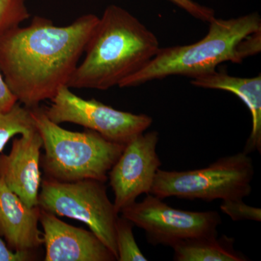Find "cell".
<instances>
[{"instance_id": "1", "label": "cell", "mask_w": 261, "mask_h": 261, "mask_svg": "<svg viewBox=\"0 0 261 261\" xmlns=\"http://www.w3.org/2000/svg\"><path fill=\"white\" fill-rule=\"evenodd\" d=\"M99 18L84 15L56 27L36 16L28 27L0 37V71L18 102L29 109L39 107L67 86Z\"/></svg>"}, {"instance_id": "2", "label": "cell", "mask_w": 261, "mask_h": 261, "mask_svg": "<svg viewBox=\"0 0 261 261\" xmlns=\"http://www.w3.org/2000/svg\"><path fill=\"white\" fill-rule=\"evenodd\" d=\"M153 32L119 6L107 7L86 46L85 58L70 77L69 88L108 90L140 71L155 56Z\"/></svg>"}, {"instance_id": "3", "label": "cell", "mask_w": 261, "mask_h": 261, "mask_svg": "<svg viewBox=\"0 0 261 261\" xmlns=\"http://www.w3.org/2000/svg\"><path fill=\"white\" fill-rule=\"evenodd\" d=\"M209 23L208 32L201 40L189 45L160 47L142 69L123 80L118 87H137L174 75L194 79L214 71L225 62L241 63L250 56L247 37L261 30L257 13L230 19L215 17Z\"/></svg>"}, {"instance_id": "4", "label": "cell", "mask_w": 261, "mask_h": 261, "mask_svg": "<svg viewBox=\"0 0 261 261\" xmlns=\"http://www.w3.org/2000/svg\"><path fill=\"white\" fill-rule=\"evenodd\" d=\"M30 110L42 138V165L47 177L61 181H107L108 173L126 145L108 140L92 130L64 129L48 118L44 108Z\"/></svg>"}, {"instance_id": "5", "label": "cell", "mask_w": 261, "mask_h": 261, "mask_svg": "<svg viewBox=\"0 0 261 261\" xmlns=\"http://www.w3.org/2000/svg\"><path fill=\"white\" fill-rule=\"evenodd\" d=\"M254 174L252 158L241 152L221 158L200 169L177 171L159 168L149 194L163 200L171 197L205 202L243 200L251 194Z\"/></svg>"}, {"instance_id": "6", "label": "cell", "mask_w": 261, "mask_h": 261, "mask_svg": "<svg viewBox=\"0 0 261 261\" xmlns=\"http://www.w3.org/2000/svg\"><path fill=\"white\" fill-rule=\"evenodd\" d=\"M105 183L94 179L61 181L46 177L41 183L38 205L56 216L87 224L118 259L116 227L119 216Z\"/></svg>"}, {"instance_id": "7", "label": "cell", "mask_w": 261, "mask_h": 261, "mask_svg": "<svg viewBox=\"0 0 261 261\" xmlns=\"http://www.w3.org/2000/svg\"><path fill=\"white\" fill-rule=\"evenodd\" d=\"M152 194L142 202L122 209L123 217L145 231L147 243L172 247L187 239L218 235L221 224L217 211H190L173 208Z\"/></svg>"}, {"instance_id": "8", "label": "cell", "mask_w": 261, "mask_h": 261, "mask_svg": "<svg viewBox=\"0 0 261 261\" xmlns=\"http://www.w3.org/2000/svg\"><path fill=\"white\" fill-rule=\"evenodd\" d=\"M44 113L57 124L75 123L94 130L116 143L126 145L152 125V117L118 111L96 100L75 95L67 86L62 87L51 99Z\"/></svg>"}, {"instance_id": "9", "label": "cell", "mask_w": 261, "mask_h": 261, "mask_svg": "<svg viewBox=\"0 0 261 261\" xmlns=\"http://www.w3.org/2000/svg\"><path fill=\"white\" fill-rule=\"evenodd\" d=\"M159 134H141L130 140L109 171L110 185L114 192L115 208L122 209L136 202L142 194L150 193L156 173L162 163L157 153Z\"/></svg>"}, {"instance_id": "10", "label": "cell", "mask_w": 261, "mask_h": 261, "mask_svg": "<svg viewBox=\"0 0 261 261\" xmlns=\"http://www.w3.org/2000/svg\"><path fill=\"white\" fill-rule=\"evenodd\" d=\"M44 261H115L116 255L92 231L63 222L41 209Z\"/></svg>"}, {"instance_id": "11", "label": "cell", "mask_w": 261, "mask_h": 261, "mask_svg": "<svg viewBox=\"0 0 261 261\" xmlns=\"http://www.w3.org/2000/svg\"><path fill=\"white\" fill-rule=\"evenodd\" d=\"M42 147V137L36 129L15 138L9 154L0 153V177L31 207L38 206Z\"/></svg>"}, {"instance_id": "12", "label": "cell", "mask_w": 261, "mask_h": 261, "mask_svg": "<svg viewBox=\"0 0 261 261\" xmlns=\"http://www.w3.org/2000/svg\"><path fill=\"white\" fill-rule=\"evenodd\" d=\"M41 208L29 207L0 177V237L10 250L35 251L44 244L38 228Z\"/></svg>"}, {"instance_id": "13", "label": "cell", "mask_w": 261, "mask_h": 261, "mask_svg": "<svg viewBox=\"0 0 261 261\" xmlns=\"http://www.w3.org/2000/svg\"><path fill=\"white\" fill-rule=\"evenodd\" d=\"M192 85L200 88L226 91L238 96L248 108L252 116L251 133L243 152L261 153V76L242 78L225 71H214L192 79Z\"/></svg>"}, {"instance_id": "14", "label": "cell", "mask_w": 261, "mask_h": 261, "mask_svg": "<svg viewBox=\"0 0 261 261\" xmlns=\"http://www.w3.org/2000/svg\"><path fill=\"white\" fill-rule=\"evenodd\" d=\"M233 238L219 234L187 239L172 247L175 261H247Z\"/></svg>"}, {"instance_id": "15", "label": "cell", "mask_w": 261, "mask_h": 261, "mask_svg": "<svg viewBox=\"0 0 261 261\" xmlns=\"http://www.w3.org/2000/svg\"><path fill=\"white\" fill-rule=\"evenodd\" d=\"M37 129L31 110L17 102L10 111L0 113V153L10 139Z\"/></svg>"}, {"instance_id": "16", "label": "cell", "mask_w": 261, "mask_h": 261, "mask_svg": "<svg viewBox=\"0 0 261 261\" xmlns=\"http://www.w3.org/2000/svg\"><path fill=\"white\" fill-rule=\"evenodd\" d=\"M135 225L126 218L118 217L116 227V242L119 261H147L134 236Z\"/></svg>"}, {"instance_id": "17", "label": "cell", "mask_w": 261, "mask_h": 261, "mask_svg": "<svg viewBox=\"0 0 261 261\" xmlns=\"http://www.w3.org/2000/svg\"><path fill=\"white\" fill-rule=\"evenodd\" d=\"M30 17L25 0H0V37Z\"/></svg>"}, {"instance_id": "18", "label": "cell", "mask_w": 261, "mask_h": 261, "mask_svg": "<svg viewBox=\"0 0 261 261\" xmlns=\"http://www.w3.org/2000/svg\"><path fill=\"white\" fill-rule=\"evenodd\" d=\"M221 211L227 215L234 221L250 220V221H261V209L246 205L243 200H222Z\"/></svg>"}, {"instance_id": "19", "label": "cell", "mask_w": 261, "mask_h": 261, "mask_svg": "<svg viewBox=\"0 0 261 261\" xmlns=\"http://www.w3.org/2000/svg\"><path fill=\"white\" fill-rule=\"evenodd\" d=\"M185 10L189 14L198 20L210 22L215 18L214 10L194 2L193 0H168Z\"/></svg>"}, {"instance_id": "20", "label": "cell", "mask_w": 261, "mask_h": 261, "mask_svg": "<svg viewBox=\"0 0 261 261\" xmlns=\"http://www.w3.org/2000/svg\"><path fill=\"white\" fill-rule=\"evenodd\" d=\"M34 251L17 252L10 250L0 238V261H29L36 258Z\"/></svg>"}, {"instance_id": "21", "label": "cell", "mask_w": 261, "mask_h": 261, "mask_svg": "<svg viewBox=\"0 0 261 261\" xmlns=\"http://www.w3.org/2000/svg\"><path fill=\"white\" fill-rule=\"evenodd\" d=\"M17 102L18 99L8 88L0 71V113L8 112Z\"/></svg>"}]
</instances>
